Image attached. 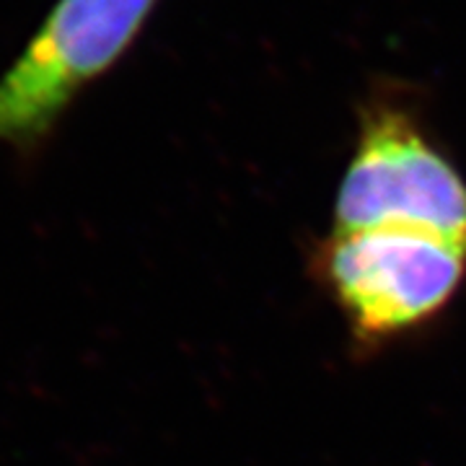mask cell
<instances>
[{
	"label": "cell",
	"mask_w": 466,
	"mask_h": 466,
	"mask_svg": "<svg viewBox=\"0 0 466 466\" xmlns=\"http://www.w3.org/2000/svg\"><path fill=\"white\" fill-rule=\"evenodd\" d=\"M314 278L360 350L425 329L466 288V244L412 228H332L311 254Z\"/></svg>",
	"instance_id": "obj_1"
},
{
	"label": "cell",
	"mask_w": 466,
	"mask_h": 466,
	"mask_svg": "<svg viewBox=\"0 0 466 466\" xmlns=\"http://www.w3.org/2000/svg\"><path fill=\"white\" fill-rule=\"evenodd\" d=\"M332 228H412L466 244V177L412 104L373 94L337 187Z\"/></svg>",
	"instance_id": "obj_2"
},
{
	"label": "cell",
	"mask_w": 466,
	"mask_h": 466,
	"mask_svg": "<svg viewBox=\"0 0 466 466\" xmlns=\"http://www.w3.org/2000/svg\"><path fill=\"white\" fill-rule=\"evenodd\" d=\"M158 0H57L0 76V146L39 156L91 86L133 50Z\"/></svg>",
	"instance_id": "obj_3"
}]
</instances>
